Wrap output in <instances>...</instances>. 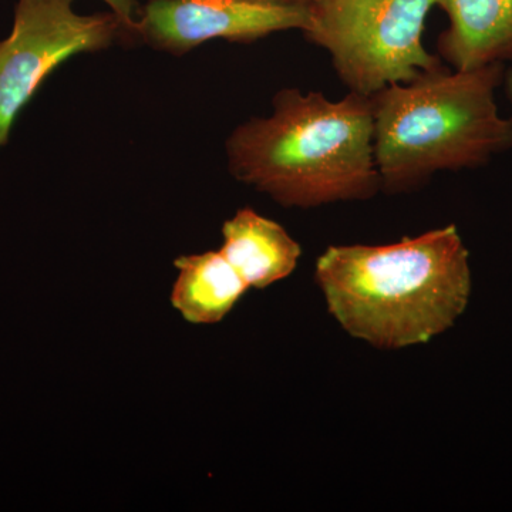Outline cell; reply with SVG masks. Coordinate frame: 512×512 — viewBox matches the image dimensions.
<instances>
[{
	"label": "cell",
	"instance_id": "obj_1",
	"mask_svg": "<svg viewBox=\"0 0 512 512\" xmlns=\"http://www.w3.org/2000/svg\"><path fill=\"white\" fill-rule=\"evenodd\" d=\"M229 173L286 208L366 201L382 191L373 148L372 97L282 89L272 113L225 141Z\"/></svg>",
	"mask_w": 512,
	"mask_h": 512
},
{
	"label": "cell",
	"instance_id": "obj_2",
	"mask_svg": "<svg viewBox=\"0 0 512 512\" xmlns=\"http://www.w3.org/2000/svg\"><path fill=\"white\" fill-rule=\"evenodd\" d=\"M470 255L456 225L390 245L329 247L316 262L326 305L353 338L379 349L429 342L463 315Z\"/></svg>",
	"mask_w": 512,
	"mask_h": 512
},
{
	"label": "cell",
	"instance_id": "obj_3",
	"mask_svg": "<svg viewBox=\"0 0 512 512\" xmlns=\"http://www.w3.org/2000/svg\"><path fill=\"white\" fill-rule=\"evenodd\" d=\"M503 82L504 63L456 70L443 62L370 96L382 191H414L439 171L481 167L510 150L512 117L495 100Z\"/></svg>",
	"mask_w": 512,
	"mask_h": 512
},
{
	"label": "cell",
	"instance_id": "obj_4",
	"mask_svg": "<svg viewBox=\"0 0 512 512\" xmlns=\"http://www.w3.org/2000/svg\"><path fill=\"white\" fill-rule=\"evenodd\" d=\"M439 0H313L303 36L328 52L349 92L373 96L443 63L423 45Z\"/></svg>",
	"mask_w": 512,
	"mask_h": 512
},
{
	"label": "cell",
	"instance_id": "obj_5",
	"mask_svg": "<svg viewBox=\"0 0 512 512\" xmlns=\"http://www.w3.org/2000/svg\"><path fill=\"white\" fill-rule=\"evenodd\" d=\"M133 33L117 10L82 15L74 0H18L10 35L0 42V148L47 77L70 57L110 49Z\"/></svg>",
	"mask_w": 512,
	"mask_h": 512
},
{
	"label": "cell",
	"instance_id": "obj_6",
	"mask_svg": "<svg viewBox=\"0 0 512 512\" xmlns=\"http://www.w3.org/2000/svg\"><path fill=\"white\" fill-rule=\"evenodd\" d=\"M308 19V6L265 0H147L133 16V33L151 49L180 57L211 40L251 43L302 32Z\"/></svg>",
	"mask_w": 512,
	"mask_h": 512
},
{
	"label": "cell",
	"instance_id": "obj_7",
	"mask_svg": "<svg viewBox=\"0 0 512 512\" xmlns=\"http://www.w3.org/2000/svg\"><path fill=\"white\" fill-rule=\"evenodd\" d=\"M437 6L448 18L437 49L451 69L512 60V0H439Z\"/></svg>",
	"mask_w": 512,
	"mask_h": 512
},
{
	"label": "cell",
	"instance_id": "obj_8",
	"mask_svg": "<svg viewBox=\"0 0 512 512\" xmlns=\"http://www.w3.org/2000/svg\"><path fill=\"white\" fill-rule=\"evenodd\" d=\"M220 252L248 288L256 289L288 278L302 255L301 245L282 225L249 207L222 225Z\"/></svg>",
	"mask_w": 512,
	"mask_h": 512
},
{
	"label": "cell",
	"instance_id": "obj_9",
	"mask_svg": "<svg viewBox=\"0 0 512 512\" xmlns=\"http://www.w3.org/2000/svg\"><path fill=\"white\" fill-rule=\"evenodd\" d=\"M174 266L178 278L171 303L194 325L221 322L248 291V285L220 251L178 256Z\"/></svg>",
	"mask_w": 512,
	"mask_h": 512
},
{
	"label": "cell",
	"instance_id": "obj_10",
	"mask_svg": "<svg viewBox=\"0 0 512 512\" xmlns=\"http://www.w3.org/2000/svg\"><path fill=\"white\" fill-rule=\"evenodd\" d=\"M265 2L278 3V5L308 6L313 0H265Z\"/></svg>",
	"mask_w": 512,
	"mask_h": 512
},
{
	"label": "cell",
	"instance_id": "obj_11",
	"mask_svg": "<svg viewBox=\"0 0 512 512\" xmlns=\"http://www.w3.org/2000/svg\"><path fill=\"white\" fill-rule=\"evenodd\" d=\"M505 92H507L508 100H510L512 107V72L505 77Z\"/></svg>",
	"mask_w": 512,
	"mask_h": 512
}]
</instances>
